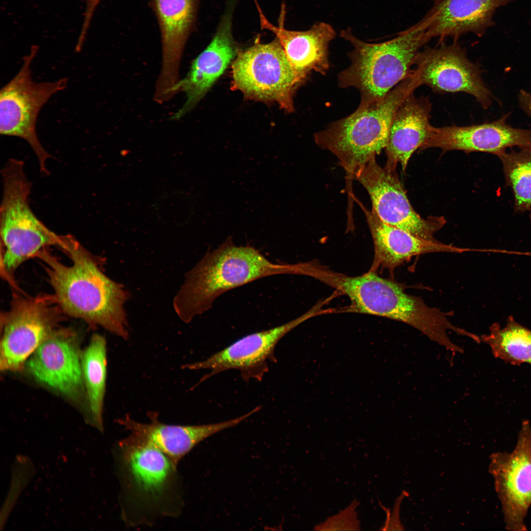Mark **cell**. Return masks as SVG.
I'll use <instances>...</instances> for the list:
<instances>
[{
	"instance_id": "e0dca14e",
	"label": "cell",
	"mask_w": 531,
	"mask_h": 531,
	"mask_svg": "<svg viewBox=\"0 0 531 531\" xmlns=\"http://www.w3.org/2000/svg\"><path fill=\"white\" fill-rule=\"evenodd\" d=\"M158 24L162 63L157 84L173 88L179 81L178 68L187 40L194 28L199 0H150Z\"/></svg>"
},
{
	"instance_id": "83f0119b",
	"label": "cell",
	"mask_w": 531,
	"mask_h": 531,
	"mask_svg": "<svg viewBox=\"0 0 531 531\" xmlns=\"http://www.w3.org/2000/svg\"><path fill=\"white\" fill-rule=\"evenodd\" d=\"M402 499H400L397 501V502H396L394 506L392 516L391 518L389 517L386 518V522L383 527L384 529H382V530H402V528H401V525L399 522L398 518V511L400 501Z\"/></svg>"
},
{
	"instance_id": "52a82bcc",
	"label": "cell",
	"mask_w": 531,
	"mask_h": 531,
	"mask_svg": "<svg viewBox=\"0 0 531 531\" xmlns=\"http://www.w3.org/2000/svg\"><path fill=\"white\" fill-rule=\"evenodd\" d=\"M64 314L54 295L15 293L8 311L1 314L0 369L19 372L56 329Z\"/></svg>"
},
{
	"instance_id": "ba28073f",
	"label": "cell",
	"mask_w": 531,
	"mask_h": 531,
	"mask_svg": "<svg viewBox=\"0 0 531 531\" xmlns=\"http://www.w3.org/2000/svg\"><path fill=\"white\" fill-rule=\"evenodd\" d=\"M37 51L36 47H32L30 53L24 58L20 70L0 90V133L27 142L38 158L40 171L48 175L46 161L51 155L38 138L36 120L41 108L50 97L66 88L67 79L33 82L30 65Z\"/></svg>"
},
{
	"instance_id": "603a6c76",
	"label": "cell",
	"mask_w": 531,
	"mask_h": 531,
	"mask_svg": "<svg viewBox=\"0 0 531 531\" xmlns=\"http://www.w3.org/2000/svg\"><path fill=\"white\" fill-rule=\"evenodd\" d=\"M120 445L123 463L134 487L147 497H160L177 466L164 453L146 441L129 436Z\"/></svg>"
},
{
	"instance_id": "f1b7e54d",
	"label": "cell",
	"mask_w": 531,
	"mask_h": 531,
	"mask_svg": "<svg viewBox=\"0 0 531 531\" xmlns=\"http://www.w3.org/2000/svg\"><path fill=\"white\" fill-rule=\"evenodd\" d=\"M102 0H86V8L83 24L87 26L90 25L96 8Z\"/></svg>"
},
{
	"instance_id": "2e32d148",
	"label": "cell",
	"mask_w": 531,
	"mask_h": 531,
	"mask_svg": "<svg viewBox=\"0 0 531 531\" xmlns=\"http://www.w3.org/2000/svg\"><path fill=\"white\" fill-rule=\"evenodd\" d=\"M513 0H434L432 8L416 24L431 39L451 37L457 41L467 33L478 36L494 25L493 16L499 7Z\"/></svg>"
},
{
	"instance_id": "6da1fadb",
	"label": "cell",
	"mask_w": 531,
	"mask_h": 531,
	"mask_svg": "<svg viewBox=\"0 0 531 531\" xmlns=\"http://www.w3.org/2000/svg\"><path fill=\"white\" fill-rule=\"evenodd\" d=\"M59 247L71 260L70 266L61 263L46 248L36 256L43 264L63 312L127 340L124 304L128 298L127 292L103 273L94 257L74 236H61Z\"/></svg>"
},
{
	"instance_id": "f546056e",
	"label": "cell",
	"mask_w": 531,
	"mask_h": 531,
	"mask_svg": "<svg viewBox=\"0 0 531 531\" xmlns=\"http://www.w3.org/2000/svg\"><path fill=\"white\" fill-rule=\"evenodd\" d=\"M518 100L521 108L531 118V92L524 89L520 90Z\"/></svg>"
},
{
	"instance_id": "5bb4252c",
	"label": "cell",
	"mask_w": 531,
	"mask_h": 531,
	"mask_svg": "<svg viewBox=\"0 0 531 531\" xmlns=\"http://www.w3.org/2000/svg\"><path fill=\"white\" fill-rule=\"evenodd\" d=\"M233 1L228 4L209 44L193 60L185 77L176 85L175 93L183 91L186 100L172 119H178L189 112L236 58L238 50L232 32Z\"/></svg>"
},
{
	"instance_id": "8992f818",
	"label": "cell",
	"mask_w": 531,
	"mask_h": 531,
	"mask_svg": "<svg viewBox=\"0 0 531 531\" xmlns=\"http://www.w3.org/2000/svg\"><path fill=\"white\" fill-rule=\"evenodd\" d=\"M233 90L247 99L276 102L288 113L294 111L293 96L303 80L289 61L279 40L256 42L238 51L232 62Z\"/></svg>"
},
{
	"instance_id": "7402d4cb",
	"label": "cell",
	"mask_w": 531,
	"mask_h": 531,
	"mask_svg": "<svg viewBox=\"0 0 531 531\" xmlns=\"http://www.w3.org/2000/svg\"><path fill=\"white\" fill-rule=\"evenodd\" d=\"M374 246V266L393 271L412 257L434 253H460L472 249L463 248L417 237L399 228L382 222L374 211L365 210Z\"/></svg>"
},
{
	"instance_id": "277c9868",
	"label": "cell",
	"mask_w": 531,
	"mask_h": 531,
	"mask_svg": "<svg viewBox=\"0 0 531 531\" xmlns=\"http://www.w3.org/2000/svg\"><path fill=\"white\" fill-rule=\"evenodd\" d=\"M420 86L412 73L380 102L357 109L314 134L316 144L333 153L351 178L385 149L390 127L397 110Z\"/></svg>"
},
{
	"instance_id": "9a60e30c",
	"label": "cell",
	"mask_w": 531,
	"mask_h": 531,
	"mask_svg": "<svg viewBox=\"0 0 531 531\" xmlns=\"http://www.w3.org/2000/svg\"><path fill=\"white\" fill-rule=\"evenodd\" d=\"M509 114L490 122L468 126H432L420 150L438 148L443 151H480L497 155L506 148H531V130L514 128L506 122Z\"/></svg>"
},
{
	"instance_id": "7c38bea8",
	"label": "cell",
	"mask_w": 531,
	"mask_h": 531,
	"mask_svg": "<svg viewBox=\"0 0 531 531\" xmlns=\"http://www.w3.org/2000/svg\"><path fill=\"white\" fill-rule=\"evenodd\" d=\"M489 470L494 478L506 529L526 531L524 520L531 505V425L528 420L523 421L512 452L491 455Z\"/></svg>"
},
{
	"instance_id": "ffe728a7",
	"label": "cell",
	"mask_w": 531,
	"mask_h": 531,
	"mask_svg": "<svg viewBox=\"0 0 531 531\" xmlns=\"http://www.w3.org/2000/svg\"><path fill=\"white\" fill-rule=\"evenodd\" d=\"M259 11L262 28L275 35L292 66L303 80L312 71L326 74L329 67V43L336 36L331 25L318 22L307 30H290L284 27L285 11L278 26L272 24Z\"/></svg>"
},
{
	"instance_id": "7a4b0ae2",
	"label": "cell",
	"mask_w": 531,
	"mask_h": 531,
	"mask_svg": "<svg viewBox=\"0 0 531 531\" xmlns=\"http://www.w3.org/2000/svg\"><path fill=\"white\" fill-rule=\"evenodd\" d=\"M295 271V264L273 263L253 246H236L230 236L186 274L174 308L179 318L188 323L230 290L268 276L294 274Z\"/></svg>"
},
{
	"instance_id": "4316f807",
	"label": "cell",
	"mask_w": 531,
	"mask_h": 531,
	"mask_svg": "<svg viewBox=\"0 0 531 531\" xmlns=\"http://www.w3.org/2000/svg\"><path fill=\"white\" fill-rule=\"evenodd\" d=\"M359 502L354 500L351 504L336 515L317 525L314 531H360V522L355 511Z\"/></svg>"
},
{
	"instance_id": "484cf974",
	"label": "cell",
	"mask_w": 531,
	"mask_h": 531,
	"mask_svg": "<svg viewBox=\"0 0 531 531\" xmlns=\"http://www.w3.org/2000/svg\"><path fill=\"white\" fill-rule=\"evenodd\" d=\"M502 165L505 184L511 188L514 209L522 212L531 209V148L506 150L497 155Z\"/></svg>"
},
{
	"instance_id": "d4e9b609",
	"label": "cell",
	"mask_w": 531,
	"mask_h": 531,
	"mask_svg": "<svg viewBox=\"0 0 531 531\" xmlns=\"http://www.w3.org/2000/svg\"><path fill=\"white\" fill-rule=\"evenodd\" d=\"M479 340L490 347L496 358L513 365H531V330L518 323L512 316L503 328L498 323L493 324L490 333L481 335Z\"/></svg>"
},
{
	"instance_id": "44dd1931",
	"label": "cell",
	"mask_w": 531,
	"mask_h": 531,
	"mask_svg": "<svg viewBox=\"0 0 531 531\" xmlns=\"http://www.w3.org/2000/svg\"><path fill=\"white\" fill-rule=\"evenodd\" d=\"M432 104L427 97H416L414 92L404 100L392 120L385 148L386 165L396 168L400 163L406 170L413 152L420 148L429 136Z\"/></svg>"
},
{
	"instance_id": "9c48e42d",
	"label": "cell",
	"mask_w": 531,
	"mask_h": 531,
	"mask_svg": "<svg viewBox=\"0 0 531 531\" xmlns=\"http://www.w3.org/2000/svg\"><path fill=\"white\" fill-rule=\"evenodd\" d=\"M357 179L368 193L372 210L384 223L426 239L434 240V234L445 223L442 217L424 219L413 208L399 179L395 169L381 167L371 159L356 174Z\"/></svg>"
},
{
	"instance_id": "3957f363",
	"label": "cell",
	"mask_w": 531,
	"mask_h": 531,
	"mask_svg": "<svg viewBox=\"0 0 531 531\" xmlns=\"http://www.w3.org/2000/svg\"><path fill=\"white\" fill-rule=\"evenodd\" d=\"M340 36L354 49L348 54L350 65L338 76L340 87H353L360 94L357 109H363L381 101L410 74L421 48L431 39L416 24L382 43H369L356 37L350 29Z\"/></svg>"
},
{
	"instance_id": "4fadbf2b",
	"label": "cell",
	"mask_w": 531,
	"mask_h": 531,
	"mask_svg": "<svg viewBox=\"0 0 531 531\" xmlns=\"http://www.w3.org/2000/svg\"><path fill=\"white\" fill-rule=\"evenodd\" d=\"M25 368L37 381L72 400L86 395L77 335L70 328H56L29 357Z\"/></svg>"
},
{
	"instance_id": "30bf717a",
	"label": "cell",
	"mask_w": 531,
	"mask_h": 531,
	"mask_svg": "<svg viewBox=\"0 0 531 531\" xmlns=\"http://www.w3.org/2000/svg\"><path fill=\"white\" fill-rule=\"evenodd\" d=\"M412 72L420 86L437 93L463 92L472 95L484 109L491 105L493 95L484 83L479 67L467 56L457 41L439 47H426L417 55Z\"/></svg>"
},
{
	"instance_id": "d6986e66",
	"label": "cell",
	"mask_w": 531,
	"mask_h": 531,
	"mask_svg": "<svg viewBox=\"0 0 531 531\" xmlns=\"http://www.w3.org/2000/svg\"><path fill=\"white\" fill-rule=\"evenodd\" d=\"M253 413L251 411L230 420L201 425L164 424L158 419L157 413L151 412L148 413L149 423L137 422L128 414L118 419V422L130 432L131 436L151 443L177 466L178 462L199 442L221 430L236 425Z\"/></svg>"
},
{
	"instance_id": "4dcf8cb0",
	"label": "cell",
	"mask_w": 531,
	"mask_h": 531,
	"mask_svg": "<svg viewBox=\"0 0 531 531\" xmlns=\"http://www.w3.org/2000/svg\"><path fill=\"white\" fill-rule=\"evenodd\" d=\"M529 217H530V220L531 221V209L530 210Z\"/></svg>"
},
{
	"instance_id": "5b68a950",
	"label": "cell",
	"mask_w": 531,
	"mask_h": 531,
	"mask_svg": "<svg viewBox=\"0 0 531 531\" xmlns=\"http://www.w3.org/2000/svg\"><path fill=\"white\" fill-rule=\"evenodd\" d=\"M1 174L0 233L4 248L2 264L5 270L11 273L47 246L58 247L60 236L48 229L30 208L29 196L32 184L25 174L24 162L10 159Z\"/></svg>"
},
{
	"instance_id": "ac0fdd59",
	"label": "cell",
	"mask_w": 531,
	"mask_h": 531,
	"mask_svg": "<svg viewBox=\"0 0 531 531\" xmlns=\"http://www.w3.org/2000/svg\"><path fill=\"white\" fill-rule=\"evenodd\" d=\"M322 311L317 306L284 324L245 336L206 359L182 366L190 370L208 369L210 375L236 369L243 372L263 366L273 354L278 342L294 328Z\"/></svg>"
},
{
	"instance_id": "cb8c5ba5",
	"label": "cell",
	"mask_w": 531,
	"mask_h": 531,
	"mask_svg": "<svg viewBox=\"0 0 531 531\" xmlns=\"http://www.w3.org/2000/svg\"><path fill=\"white\" fill-rule=\"evenodd\" d=\"M106 344L103 336L94 334L82 354V372L91 421L101 431L107 379Z\"/></svg>"
},
{
	"instance_id": "8fae6325",
	"label": "cell",
	"mask_w": 531,
	"mask_h": 531,
	"mask_svg": "<svg viewBox=\"0 0 531 531\" xmlns=\"http://www.w3.org/2000/svg\"><path fill=\"white\" fill-rule=\"evenodd\" d=\"M299 275L310 276L350 299V311L398 320L406 313L409 296L400 284L369 272L350 276L315 262L300 263Z\"/></svg>"
}]
</instances>
